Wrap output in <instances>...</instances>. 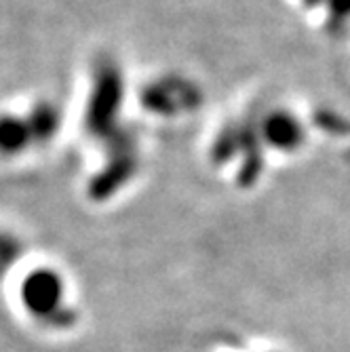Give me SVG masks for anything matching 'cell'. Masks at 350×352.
<instances>
[{"label": "cell", "instance_id": "1", "mask_svg": "<svg viewBox=\"0 0 350 352\" xmlns=\"http://www.w3.org/2000/svg\"><path fill=\"white\" fill-rule=\"evenodd\" d=\"M120 102H122V76L112 61H102L93 78V91L85 118L91 135L106 138L114 133Z\"/></svg>", "mask_w": 350, "mask_h": 352}, {"label": "cell", "instance_id": "2", "mask_svg": "<svg viewBox=\"0 0 350 352\" xmlns=\"http://www.w3.org/2000/svg\"><path fill=\"white\" fill-rule=\"evenodd\" d=\"M262 135L270 146H274L278 150H294L302 144L304 129L296 116H292L289 112L276 110V112H270L268 116H264Z\"/></svg>", "mask_w": 350, "mask_h": 352}, {"label": "cell", "instance_id": "3", "mask_svg": "<svg viewBox=\"0 0 350 352\" xmlns=\"http://www.w3.org/2000/svg\"><path fill=\"white\" fill-rule=\"evenodd\" d=\"M30 144L34 142H32V133L25 118L15 114H0V154H19Z\"/></svg>", "mask_w": 350, "mask_h": 352}, {"label": "cell", "instance_id": "4", "mask_svg": "<svg viewBox=\"0 0 350 352\" xmlns=\"http://www.w3.org/2000/svg\"><path fill=\"white\" fill-rule=\"evenodd\" d=\"M59 120H61L59 110L53 104H49V102L36 104L25 116V122H28L30 133H32V142L34 144L49 142L59 129Z\"/></svg>", "mask_w": 350, "mask_h": 352}, {"label": "cell", "instance_id": "5", "mask_svg": "<svg viewBox=\"0 0 350 352\" xmlns=\"http://www.w3.org/2000/svg\"><path fill=\"white\" fill-rule=\"evenodd\" d=\"M329 15L336 23L350 21V0H329Z\"/></svg>", "mask_w": 350, "mask_h": 352}, {"label": "cell", "instance_id": "6", "mask_svg": "<svg viewBox=\"0 0 350 352\" xmlns=\"http://www.w3.org/2000/svg\"><path fill=\"white\" fill-rule=\"evenodd\" d=\"M17 253V245L11 236L0 232V262H7V260H13Z\"/></svg>", "mask_w": 350, "mask_h": 352}, {"label": "cell", "instance_id": "7", "mask_svg": "<svg viewBox=\"0 0 350 352\" xmlns=\"http://www.w3.org/2000/svg\"><path fill=\"white\" fill-rule=\"evenodd\" d=\"M304 3H306L308 7H316V5H321L323 0H304Z\"/></svg>", "mask_w": 350, "mask_h": 352}]
</instances>
